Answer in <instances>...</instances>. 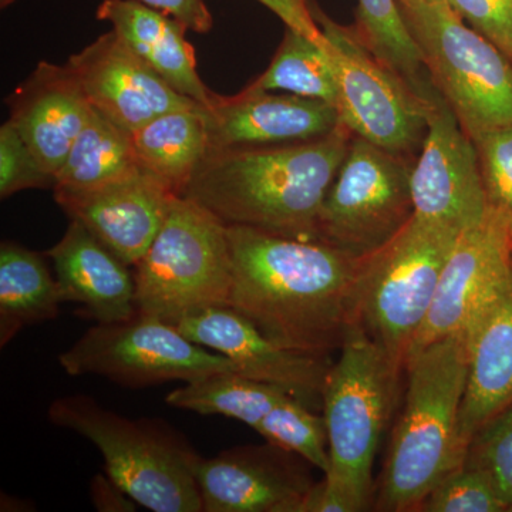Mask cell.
Here are the masks:
<instances>
[{
  "instance_id": "1",
  "label": "cell",
  "mask_w": 512,
  "mask_h": 512,
  "mask_svg": "<svg viewBox=\"0 0 512 512\" xmlns=\"http://www.w3.org/2000/svg\"><path fill=\"white\" fill-rule=\"evenodd\" d=\"M227 227L229 306L285 348L326 357L339 352L357 322L363 259L322 241Z\"/></svg>"
},
{
  "instance_id": "24",
  "label": "cell",
  "mask_w": 512,
  "mask_h": 512,
  "mask_svg": "<svg viewBox=\"0 0 512 512\" xmlns=\"http://www.w3.org/2000/svg\"><path fill=\"white\" fill-rule=\"evenodd\" d=\"M59 284L37 252L2 242L0 247V345L36 323L55 319L62 303Z\"/></svg>"
},
{
  "instance_id": "33",
  "label": "cell",
  "mask_w": 512,
  "mask_h": 512,
  "mask_svg": "<svg viewBox=\"0 0 512 512\" xmlns=\"http://www.w3.org/2000/svg\"><path fill=\"white\" fill-rule=\"evenodd\" d=\"M55 175L47 173L8 120L0 127V197L33 188H55Z\"/></svg>"
},
{
  "instance_id": "28",
  "label": "cell",
  "mask_w": 512,
  "mask_h": 512,
  "mask_svg": "<svg viewBox=\"0 0 512 512\" xmlns=\"http://www.w3.org/2000/svg\"><path fill=\"white\" fill-rule=\"evenodd\" d=\"M356 35L420 94L429 92V73L397 0H357Z\"/></svg>"
},
{
  "instance_id": "11",
  "label": "cell",
  "mask_w": 512,
  "mask_h": 512,
  "mask_svg": "<svg viewBox=\"0 0 512 512\" xmlns=\"http://www.w3.org/2000/svg\"><path fill=\"white\" fill-rule=\"evenodd\" d=\"M59 362L67 375L103 376L127 387L238 372L228 357L192 342L177 326L140 312L123 322L97 323Z\"/></svg>"
},
{
  "instance_id": "23",
  "label": "cell",
  "mask_w": 512,
  "mask_h": 512,
  "mask_svg": "<svg viewBox=\"0 0 512 512\" xmlns=\"http://www.w3.org/2000/svg\"><path fill=\"white\" fill-rule=\"evenodd\" d=\"M137 163L183 195L208 151L204 107L161 114L131 133Z\"/></svg>"
},
{
  "instance_id": "3",
  "label": "cell",
  "mask_w": 512,
  "mask_h": 512,
  "mask_svg": "<svg viewBox=\"0 0 512 512\" xmlns=\"http://www.w3.org/2000/svg\"><path fill=\"white\" fill-rule=\"evenodd\" d=\"M407 390L384 464L376 510L417 511L451 471L463 466L468 444L461 437L467 384L464 333L417 350L404 363Z\"/></svg>"
},
{
  "instance_id": "19",
  "label": "cell",
  "mask_w": 512,
  "mask_h": 512,
  "mask_svg": "<svg viewBox=\"0 0 512 512\" xmlns=\"http://www.w3.org/2000/svg\"><path fill=\"white\" fill-rule=\"evenodd\" d=\"M5 101L13 126L56 177L93 110L79 80L67 64L40 62Z\"/></svg>"
},
{
  "instance_id": "14",
  "label": "cell",
  "mask_w": 512,
  "mask_h": 512,
  "mask_svg": "<svg viewBox=\"0 0 512 512\" xmlns=\"http://www.w3.org/2000/svg\"><path fill=\"white\" fill-rule=\"evenodd\" d=\"M511 271V234L488 211L483 222L461 232L448 255L430 311L406 359L437 340L466 332Z\"/></svg>"
},
{
  "instance_id": "9",
  "label": "cell",
  "mask_w": 512,
  "mask_h": 512,
  "mask_svg": "<svg viewBox=\"0 0 512 512\" xmlns=\"http://www.w3.org/2000/svg\"><path fill=\"white\" fill-rule=\"evenodd\" d=\"M335 73L340 123L353 136L416 160L427 133L431 96H423L356 35L309 3Z\"/></svg>"
},
{
  "instance_id": "36",
  "label": "cell",
  "mask_w": 512,
  "mask_h": 512,
  "mask_svg": "<svg viewBox=\"0 0 512 512\" xmlns=\"http://www.w3.org/2000/svg\"><path fill=\"white\" fill-rule=\"evenodd\" d=\"M143 5L160 10L177 19L195 33H208L214 26V19L204 0H137Z\"/></svg>"
},
{
  "instance_id": "2",
  "label": "cell",
  "mask_w": 512,
  "mask_h": 512,
  "mask_svg": "<svg viewBox=\"0 0 512 512\" xmlns=\"http://www.w3.org/2000/svg\"><path fill=\"white\" fill-rule=\"evenodd\" d=\"M353 133L282 146L208 150L183 197L225 225L318 241L320 211Z\"/></svg>"
},
{
  "instance_id": "13",
  "label": "cell",
  "mask_w": 512,
  "mask_h": 512,
  "mask_svg": "<svg viewBox=\"0 0 512 512\" xmlns=\"http://www.w3.org/2000/svg\"><path fill=\"white\" fill-rule=\"evenodd\" d=\"M177 328L192 342L228 357L242 376L278 387L315 412H323V393L333 365L330 357L279 345L231 306L188 316Z\"/></svg>"
},
{
  "instance_id": "5",
  "label": "cell",
  "mask_w": 512,
  "mask_h": 512,
  "mask_svg": "<svg viewBox=\"0 0 512 512\" xmlns=\"http://www.w3.org/2000/svg\"><path fill=\"white\" fill-rule=\"evenodd\" d=\"M403 369L402 362L355 322L326 380L322 414L328 429L330 468L325 478L369 507L373 463L392 417Z\"/></svg>"
},
{
  "instance_id": "15",
  "label": "cell",
  "mask_w": 512,
  "mask_h": 512,
  "mask_svg": "<svg viewBox=\"0 0 512 512\" xmlns=\"http://www.w3.org/2000/svg\"><path fill=\"white\" fill-rule=\"evenodd\" d=\"M67 66L94 109L128 133L161 114L202 107L175 92L113 29L70 57Z\"/></svg>"
},
{
  "instance_id": "31",
  "label": "cell",
  "mask_w": 512,
  "mask_h": 512,
  "mask_svg": "<svg viewBox=\"0 0 512 512\" xmlns=\"http://www.w3.org/2000/svg\"><path fill=\"white\" fill-rule=\"evenodd\" d=\"M471 138L488 211L503 222L512 237V126L483 131Z\"/></svg>"
},
{
  "instance_id": "12",
  "label": "cell",
  "mask_w": 512,
  "mask_h": 512,
  "mask_svg": "<svg viewBox=\"0 0 512 512\" xmlns=\"http://www.w3.org/2000/svg\"><path fill=\"white\" fill-rule=\"evenodd\" d=\"M414 215L464 232L488 215L473 138L440 93L431 96L427 133L413 164Z\"/></svg>"
},
{
  "instance_id": "22",
  "label": "cell",
  "mask_w": 512,
  "mask_h": 512,
  "mask_svg": "<svg viewBox=\"0 0 512 512\" xmlns=\"http://www.w3.org/2000/svg\"><path fill=\"white\" fill-rule=\"evenodd\" d=\"M96 16L110 23L134 55L175 92L202 107L210 106L214 93L197 72L194 47L185 37L187 26L137 0H103Z\"/></svg>"
},
{
  "instance_id": "27",
  "label": "cell",
  "mask_w": 512,
  "mask_h": 512,
  "mask_svg": "<svg viewBox=\"0 0 512 512\" xmlns=\"http://www.w3.org/2000/svg\"><path fill=\"white\" fill-rule=\"evenodd\" d=\"M249 86L325 101L335 107L338 103L335 73L325 47L289 28L268 69Z\"/></svg>"
},
{
  "instance_id": "21",
  "label": "cell",
  "mask_w": 512,
  "mask_h": 512,
  "mask_svg": "<svg viewBox=\"0 0 512 512\" xmlns=\"http://www.w3.org/2000/svg\"><path fill=\"white\" fill-rule=\"evenodd\" d=\"M467 384L461 437L474 434L512 404V271L466 332Z\"/></svg>"
},
{
  "instance_id": "25",
  "label": "cell",
  "mask_w": 512,
  "mask_h": 512,
  "mask_svg": "<svg viewBox=\"0 0 512 512\" xmlns=\"http://www.w3.org/2000/svg\"><path fill=\"white\" fill-rule=\"evenodd\" d=\"M140 167L131 133L92 110L56 174L53 191L82 192L113 183Z\"/></svg>"
},
{
  "instance_id": "26",
  "label": "cell",
  "mask_w": 512,
  "mask_h": 512,
  "mask_svg": "<svg viewBox=\"0 0 512 512\" xmlns=\"http://www.w3.org/2000/svg\"><path fill=\"white\" fill-rule=\"evenodd\" d=\"M286 396L271 384L256 382L238 372H221L178 387L165 397V402L202 416L235 419L256 430L272 407Z\"/></svg>"
},
{
  "instance_id": "32",
  "label": "cell",
  "mask_w": 512,
  "mask_h": 512,
  "mask_svg": "<svg viewBox=\"0 0 512 512\" xmlns=\"http://www.w3.org/2000/svg\"><path fill=\"white\" fill-rule=\"evenodd\" d=\"M417 511L503 512L507 508L490 480L477 468L464 463L430 491Z\"/></svg>"
},
{
  "instance_id": "38",
  "label": "cell",
  "mask_w": 512,
  "mask_h": 512,
  "mask_svg": "<svg viewBox=\"0 0 512 512\" xmlns=\"http://www.w3.org/2000/svg\"><path fill=\"white\" fill-rule=\"evenodd\" d=\"M16 0H0V8L6 9L9 8L10 5H13Z\"/></svg>"
},
{
  "instance_id": "18",
  "label": "cell",
  "mask_w": 512,
  "mask_h": 512,
  "mask_svg": "<svg viewBox=\"0 0 512 512\" xmlns=\"http://www.w3.org/2000/svg\"><path fill=\"white\" fill-rule=\"evenodd\" d=\"M291 454L269 444L200 457L195 478L202 511L298 512L313 483Z\"/></svg>"
},
{
  "instance_id": "39",
  "label": "cell",
  "mask_w": 512,
  "mask_h": 512,
  "mask_svg": "<svg viewBox=\"0 0 512 512\" xmlns=\"http://www.w3.org/2000/svg\"><path fill=\"white\" fill-rule=\"evenodd\" d=\"M510 511L512 512V508H511V510H510Z\"/></svg>"
},
{
  "instance_id": "34",
  "label": "cell",
  "mask_w": 512,
  "mask_h": 512,
  "mask_svg": "<svg viewBox=\"0 0 512 512\" xmlns=\"http://www.w3.org/2000/svg\"><path fill=\"white\" fill-rule=\"evenodd\" d=\"M467 25L512 60V0H447Z\"/></svg>"
},
{
  "instance_id": "35",
  "label": "cell",
  "mask_w": 512,
  "mask_h": 512,
  "mask_svg": "<svg viewBox=\"0 0 512 512\" xmlns=\"http://www.w3.org/2000/svg\"><path fill=\"white\" fill-rule=\"evenodd\" d=\"M369 510V505L360 501L345 488L329 483L326 478L313 484L303 498L298 512H360Z\"/></svg>"
},
{
  "instance_id": "7",
  "label": "cell",
  "mask_w": 512,
  "mask_h": 512,
  "mask_svg": "<svg viewBox=\"0 0 512 512\" xmlns=\"http://www.w3.org/2000/svg\"><path fill=\"white\" fill-rule=\"evenodd\" d=\"M137 309L177 326L188 316L229 306L228 227L190 198H174L163 227L134 266Z\"/></svg>"
},
{
  "instance_id": "37",
  "label": "cell",
  "mask_w": 512,
  "mask_h": 512,
  "mask_svg": "<svg viewBox=\"0 0 512 512\" xmlns=\"http://www.w3.org/2000/svg\"><path fill=\"white\" fill-rule=\"evenodd\" d=\"M93 500L100 511L134 510L131 498L107 477L97 476L93 483Z\"/></svg>"
},
{
  "instance_id": "4",
  "label": "cell",
  "mask_w": 512,
  "mask_h": 512,
  "mask_svg": "<svg viewBox=\"0 0 512 512\" xmlns=\"http://www.w3.org/2000/svg\"><path fill=\"white\" fill-rule=\"evenodd\" d=\"M49 419L92 441L104 457L107 477L134 503L156 512H200L195 478L200 456L154 421L130 420L86 396L50 404Z\"/></svg>"
},
{
  "instance_id": "29",
  "label": "cell",
  "mask_w": 512,
  "mask_h": 512,
  "mask_svg": "<svg viewBox=\"0 0 512 512\" xmlns=\"http://www.w3.org/2000/svg\"><path fill=\"white\" fill-rule=\"evenodd\" d=\"M272 446L303 458L323 474L330 468L328 429L322 413L286 396L256 429Z\"/></svg>"
},
{
  "instance_id": "30",
  "label": "cell",
  "mask_w": 512,
  "mask_h": 512,
  "mask_svg": "<svg viewBox=\"0 0 512 512\" xmlns=\"http://www.w3.org/2000/svg\"><path fill=\"white\" fill-rule=\"evenodd\" d=\"M464 463L477 468L493 484L507 511L512 508V404L474 434Z\"/></svg>"
},
{
  "instance_id": "8",
  "label": "cell",
  "mask_w": 512,
  "mask_h": 512,
  "mask_svg": "<svg viewBox=\"0 0 512 512\" xmlns=\"http://www.w3.org/2000/svg\"><path fill=\"white\" fill-rule=\"evenodd\" d=\"M460 234L413 215L396 237L363 259L357 322L403 365Z\"/></svg>"
},
{
  "instance_id": "17",
  "label": "cell",
  "mask_w": 512,
  "mask_h": 512,
  "mask_svg": "<svg viewBox=\"0 0 512 512\" xmlns=\"http://www.w3.org/2000/svg\"><path fill=\"white\" fill-rule=\"evenodd\" d=\"M204 116L208 150L303 143L342 126L332 104L251 86L235 96L214 93Z\"/></svg>"
},
{
  "instance_id": "6",
  "label": "cell",
  "mask_w": 512,
  "mask_h": 512,
  "mask_svg": "<svg viewBox=\"0 0 512 512\" xmlns=\"http://www.w3.org/2000/svg\"><path fill=\"white\" fill-rule=\"evenodd\" d=\"M433 86L470 137L512 126V60L447 0H397Z\"/></svg>"
},
{
  "instance_id": "10",
  "label": "cell",
  "mask_w": 512,
  "mask_h": 512,
  "mask_svg": "<svg viewBox=\"0 0 512 512\" xmlns=\"http://www.w3.org/2000/svg\"><path fill=\"white\" fill-rule=\"evenodd\" d=\"M413 158L353 136L320 211L318 241L365 259L414 215Z\"/></svg>"
},
{
  "instance_id": "20",
  "label": "cell",
  "mask_w": 512,
  "mask_h": 512,
  "mask_svg": "<svg viewBox=\"0 0 512 512\" xmlns=\"http://www.w3.org/2000/svg\"><path fill=\"white\" fill-rule=\"evenodd\" d=\"M63 302L76 303L97 323L123 322L136 316L137 286L131 266L121 261L79 221L47 251Z\"/></svg>"
},
{
  "instance_id": "16",
  "label": "cell",
  "mask_w": 512,
  "mask_h": 512,
  "mask_svg": "<svg viewBox=\"0 0 512 512\" xmlns=\"http://www.w3.org/2000/svg\"><path fill=\"white\" fill-rule=\"evenodd\" d=\"M53 192L72 220L89 229L131 268L147 254L178 197L141 167L94 190Z\"/></svg>"
}]
</instances>
